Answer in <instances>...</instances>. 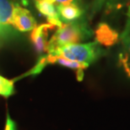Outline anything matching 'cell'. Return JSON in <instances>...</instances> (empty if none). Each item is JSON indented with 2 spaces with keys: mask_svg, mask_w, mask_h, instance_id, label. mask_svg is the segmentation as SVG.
Here are the masks:
<instances>
[{
  "mask_svg": "<svg viewBox=\"0 0 130 130\" xmlns=\"http://www.w3.org/2000/svg\"><path fill=\"white\" fill-rule=\"evenodd\" d=\"M90 36V30L79 23L69 22L58 27V30L48 41L47 53L53 54L57 49L62 46L78 44Z\"/></svg>",
  "mask_w": 130,
  "mask_h": 130,
  "instance_id": "6da1fadb",
  "label": "cell"
},
{
  "mask_svg": "<svg viewBox=\"0 0 130 130\" xmlns=\"http://www.w3.org/2000/svg\"><path fill=\"white\" fill-rule=\"evenodd\" d=\"M104 54L97 41L85 44H72L58 48L53 54L64 57L68 59L90 65Z\"/></svg>",
  "mask_w": 130,
  "mask_h": 130,
  "instance_id": "7a4b0ae2",
  "label": "cell"
},
{
  "mask_svg": "<svg viewBox=\"0 0 130 130\" xmlns=\"http://www.w3.org/2000/svg\"><path fill=\"white\" fill-rule=\"evenodd\" d=\"M11 25L20 31H29L36 26V22L29 10L19 5H15L12 15Z\"/></svg>",
  "mask_w": 130,
  "mask_h": 130,
  "instance_id": "3957f363",
  "label": "cell"
},
{
  "mask_svg": "<svg viewBox=\"0 0 130 130\" xmlns=\"http://www.w3.org/2000/svg\"><path fill=\"white\" fill-rule=\"evenodd\" d=\"M56 27L57 26L51 24H42L39 26H36L32 30L30 38L38 53H43L47 52L48 33L50 30L55 29Z\"/></svg>",
  "mask_w": 130,
  "mask_h": 130,
  "instance_id": "277c9868",
  "label": "cell"
},
{
  "mask_svg": "<svg viewBox=\"0 0 130 130\" xmlns=\"http://www.w3.org/2000/svg\"><path fill=\"white\" fill-rule=\"evenodd\" d=\"M95 41L105 46H111L119 41V34L106 23H100L95 31Z\"/></svg>",
  "mask_w": 130,
  "mask_h": 130,
  "instance_id": "5b68a950",
  "label": "cell"
},
{
  "mask_svg": "<svg viewBox=\"0 0 130 130\" xmlns=\"http://www.w3.org/2000/svg\"><path fill=\"white\" fill-rule=\"evenodd\" d=\"M122 51L118 56V63L130 78V22L121 35Z\"/></svg>",
  "mask_w": 130,
  "mask_h": 130,
  "instance_id": "8992f818",
  "label": "cell"
},
{
  "mask_svg": "<svg viewBox=\"0 0 130 130\" xmlns=\"http://www.w3.org/2000/svg\"><path fill=\"white\" fill-rule=\"evenodd\" d=\"M43 60L45 62L46 64L58 63V64L62 65V66L67 67V68H69V69L75 70V71H76V74H77V79L78 80H79V81H81L83 79V77H84V72H83L84 69H87V68L89 67V65L86 63H79V62H76V61L70 60V59H68L62 56L50 55V54L44 57Z\"/></svg>",
  "mask_w": 130,
  "mask_h": 130,
  "instance_id": "52a82bcc",
  "label": "cell"
},
{
  "mask_svg": "<svg viewBox=\"0 0 130 130\" xmlns=\"http://www.w3.org/2000/svg\"><path fill=\"white\" fill-rule=\"evenodd\" d=\"M36 6L39 12L46 17L49 24L55 25L57 27H60L63 25L54 4L46 0H36Z\"/></svg>",
  "mask_w": 130,
  "mask_h": 130,
  "instance_id": "ba28073f",
  "label": "cell"
},
{
  "mask_svg": "<svg viewBox=\"0 0 130 130\" xmlns=\"http://www.w3.org/2000/svg\"><path fill=\"white\" fill-rule=\"evenodd\" d=\"M57 11L58 13L61 21L69 23L79 19L82 15V9L78 7L75 4H58L57 7Z\"/></svg>",
  "mask_w": 130,
  "mask_h": 130,
  "instance_id": "9c48e42d",
  "label": "cell"
},
{
  "mask_svg": "<svg viewBox=\"0 0 130 130\" xmlns=\"http://www.w3.org/2000/svg\"><path fill=\"white\" fill-rule=\"evenodd\" d=\"M14 4L10 0H0V26L11 25Z\"/></svg>",
  "mask_w": 130,
  "mask_h": 130,
  "instance_id": "30bf717a",
  "label": "cell"
},
{
  "mask_svg": "<svg viewBox=\"0 0 130 130\" xmlns=\"http://www.w3.org/2000/svg\"><path fill=\"white\" fill-rule=\"evenodd\" d=\"M14 93V83L0 75V95L4 97L10 96Z\"/></svg>",
  "mask_w": 130,
  "mask_h": 130,
  "instance_id": "8fae6325",
  "label": "cell"
},
{
  "mask_svg": "<svg viewBox=\"0 0 130 130\" xmlns=\"http://www.w3.org/2000/svg\"><path fill=\"white\" fill-rule=\"evenodd\" d=\"M16 124L14 121L11 119L9 117V114L7 113V119H6V124H5V129L4 130H16Z\"/></svg>",
  "mask_w": 130,
  "mask_h": 130,
  "instance_id": "7c38bea8",
  "label": "cell"
},
{
  "mask_svg": "<svg viewBox=\"0 0 130 130\" xmlns=\"http://www.w3.org/2000/svg\"><path fill=\"white\" fill-rule=\"evenodd\" d=\"M106 1V0H95L94 5H93V13H95L98 10H100Z\"/></svg>",
  "mask_w": 130,
  "mask_h": 130,
  "instance_id": "4fadbf2b",
  "label": "cell"
},
{
  "mask_svg": "<svg viewBox=\"0 0 130 130\" xmlns=\"http://www.w3.org/2000/svg\"><path fill=\"white\" fill-rule=\"evenodd\" d=\"M120 1V0H106V7L108 8H114L117 4V2Z\"/></svg>",
  "mask_w": 130,
  "mask_h": 130,
  "instance_id": "5bb4252c",
  "label": "cell"
},
{
  "mask_svg": "<svg viewBox=\"0 0 130 130\" xmlns=\"http://www.w3.org/2000/svg\"><path fill=\"white\" fill-rule=\"evenodd\" d=\"M73 1L74 0H57L56 3H58L59 4H71Z\"/></svg>",
  "mask_w": 130,
  "mask_h": 130,
  "instance_id": "9a60e30c",
  "label": "cell"
},
{
  "mask_svg": "<svg viewBox=\"0 0 130 130\" xmlns=\"http://www.w3.org/2000/svg\"><path fill=\"white\" fill-rule=\"evenodd\" d=\"M128 14V16L130 17V5L128 6V14Z\"/></svg>",
  "mask_w": 130,
  "mask_h": 130,
  "instance_id": "2e32d148",
  "label": "cell"
},
{
  "mask_svg": "<svg viewBox=\"0 0 130 130\" xmlns=\"http://www.w3.org/2000/svg\"><path fill=\"white\" fill-rule=\"evenodd\" d=\"M2 30V26H0V30Z\"/></svg>",
  "mask_w": 130,
  "mask_h": 130,
  "instance_id": "e0dca14e",
  "label": "cell"
}]
</instances>
